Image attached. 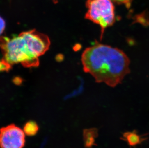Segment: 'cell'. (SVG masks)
Segmentation results:
<instances>
[{"mask_svg": "<svg viewBox=\"0 0 149 148\" xmlns=\"http://www.w3.org/2000/svg\"><path fill=\"white\" fill-rule=\"evenodd\" d=\"M86 6L87 11L85 17L100 26L101 39L106 28L112 26L116 22L113 1L111 0H88Z\"/></svg>", "mask_w": 149, "mask_h": 148, "instance_id": "obj_3", "label": "cell"}, {"mask_svg": "<svg viewBox=\"0 0 149 148\" xmlns=\"http://www.w3.org/2000/svg\"><path fill=\"white\" fill-rule=\"evenodd\" d=\"M113 2L118 4H124L127 8H129L131 6L132 0H111Z\"/></svg>", "mask_w": 149, "mask_h": 148, "instance_id": "obj_10", "label": "cell"}, {"mask_svg": "<svg viewBox=\"0 0 149 148\" xmlns=\"http://www.w3.org/2000/svg\"><path fill=\"white\" fill-rule=\"evenodd\" d=\"M0 49L3 59L10 64H21L26 67L39 66V58L33 55L21 34L11 38L0 37Z\"/></svg>", "mask_w": 149, "mask_h": 148, "instance_id": "obj_2", "label": "cell"}, {"mask_svg": "<svg viewBox=\"0 0 149 148\" xmlns=\"http://www.w3.org/2000/svg\"><path fill=\"white\" fill-rule=\"evenodd\" d=\"M83 69L97 82L114 87L130 72V60L120 49L103 44L87 48L82 55Z\"/></svg>", "mask_w": 149, "mask_h": 148, "instance_id": "obj_1", "label": "cell"}, {"mask_svg": "<svg viewBox=\"0 0 149 148\" xmlns=\"http://www.w3.org/2000/svg\"><path fill=\"white\" fill-rule=\"evenodd\" d=\"M20 34L31 52L37 57L44 55L49 48L50 41L48 36L35 30L23 32Z\"/></svg>", "mask_w": 149, "mask_h": 148, "instance_id": "obj_5", "label": "cell"}, {"mask_svg": "<svg viewBox=\"0 0 149 148\" xmlns=\"http://www.w3.org/2000/svg\"><path fill=\"white\" fill-rule=\"evenodd\" d=\"M6 28V22L1 17H0V35H1L3 32Z\"/></svg>", "mask_w": 149, "mask_h": 148, "instance_id": "obj_11", "label": "cell"}, {"mask_svg": "<svg viewBox=\"0 0 149 148\" xmlns=\"http://www.w3.org/2000/svg\"><path fill=\"white\" fill-rule=\"evenodd\" d=\"M123 139L127 141L131 146H135L142 142L144 139L142 138L136 132H127L123 136Z\"/></svg>", "mask_w": 149, "mask_h": 148, "instance_id": "obj_6", "label": "cell"}, {"mask_svg": "<svg viewBox=\"0 0 149 148\" xmlns=\"http://www.w3.org/2000/svg\"><path fill=\"white\" fill-rule=\"evenodd\" d=\"M39 129V126L35 122L29 121L24 125L23 130L26 135L33 136L37 133Z\"/></svg>", "mask_w": 149, "mask_h": 148, "instance_id": "obj_7", "label": "cell"}, {"mask_svg": "<svg viewBox=\"0 0 149 148\" xmlns=\"http://www.w3.org/2000/svg\"><path fill=\"white\" fill-rule=\"evenodd\" d=\"M84 140H85V145L86 147H92L94 143V135H96V132L91 131H87L84 132Z\"/></svg>", "mask_w": 149, "mask_h": 148, "instance_id": "obj_8", "label": "cell"}, {"mask_svg": "<svg viewBox=\"0 0 149 148\" xmlns=\"http://www.w3.org/2000/svg\"><path fill=\"white\" fill-rule=\"evenodd\" d=\"M25 144V134L15 124L0 129V148H23Z\"/></svg>", "mask_w": 149, "mask_h": 148, "instance_id": "obj_4", "label": "cell"}, {"mask_svg": "<svg viewBox=\"0 0 149 148\" xmlns=\"http://www.w3.org/2000/svg\"><path fill=\"white\" fill-rule=\"evenodd\" d=\"M11 68V64L7 63L4 59L0 60V72L8 71Z\"/></svg>", "mask_w": 149, "mask_h": 148, "instance_id": "obj_9", "label": "cell"}]
</instances>
